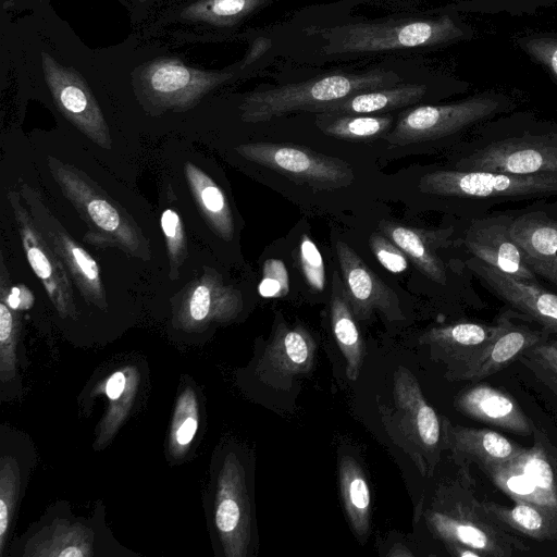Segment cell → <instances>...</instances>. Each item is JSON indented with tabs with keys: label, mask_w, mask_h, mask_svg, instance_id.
<instances>
[{
	"label": "cell",
	"mask_w": 557,
	"mask_h": 557,
	"mask_svg": "<svg viewBox=\"0 0 557 557\" xmlns=\"http://www.w3.org/2000/svg\"><path fill=\"white\" fill-rule=\"evenodd\" d=\"M7 199L28 264L54 307L61 313H71L74 310V285L62 261L36 226L20 191L9 190Z\"/></svg>",
	"instance_id": "cell-15"
},
{
	"label": "cell",
	"mask_w": 557,
	"mask_h": 557,
	"mask_svg": "<svg viewBox=\"0 0 557 557\" xmlns=\"http://www.w3.org/2000/svg\"><path fill=\"white\" fill-rule=\"evenodd\" d=\"M160 225L164 235L166 257L170 265V276L177 280L183 273L189 256L186 232L177 197L170 181H166L163 194L160 196Z\"/></svg>",
	"instance_id": "cell-32"
},
{
	"label": "cell",
	"mask_w": 557,
	"mask_h": 557,
	"mask_svg": "<svg viewBox=\"0 0 557 557\" xmlns=\"http://www.w3.org/2000/svg\"><path fill=\"white\" fill-rule=\"evenodd\" d=\"M394 399L418 442L426 451L437 454L441 438L438 417L426 403L414 375L404 367L394 373Z\"/></svg>",
	"instance_id": "cell-25"
},
{
	"label": "cell",
	"mask_w": 557,
	"mask_h": 557,
	"mask_svg": "<svg viewBox=\"0 0 557 557\" xmlns=\"http://www.w3.org/2000/svg\"><path fill=\"white\" fill-rule=\"evenodd\" d=\"M450 506L428 513L433 532L445 544H461L482 557H510L529 550V546L502 524L469 492L451 498Z\"/></svg>",
	"instance_id": "cell-8"
},
{
	"label": "cell",
	"mask_w": 557,
	"mask_h": 557,
	"mask_svg": "<svg viewBox=\"0 0 557 557\" xmlns=\"http://www.w3.org/2000/svg\"><path fill=\"white\" fill-rule=\"evenodd\" d=\"M48 168L62 194L96 234V239L110 240L138 258L145 253L136 227L128 215H124L121 205L115 203L103 188L82 170L53 157H48Z\"/></svg>",
	"instance_id": "cell-7"
},
{
	"label": "cell",
	"mask_w": 557,
	"mask_h": 557,
	"mask_svg": "<svg viewBox=\"0 0 557 557\" xmlns=\"http://www.w3.org/2000/svg\"><path fill=\"white\" fill-rule=\"evenodd\" d=\"M428 94L425 84H407L359 92L323 106L317 113L369 114L419 102Z\"/></svg>",
	"instance_id": "cell-29"
},
{
	"label": "cell",
	"mask_w": 557,
	"mask_h": 557,
	"mask_svg": "<svg viewBox=\"0 0 557 557\" xmlns=\"http://www.w3.org/2000/svg\"><path fill=\"white\" fill-rule=\"evenodd\" d=\"M553 176L438 169L425 173L419 180L418 189L462 207L470 221L488 214L502 203L557 195Z\"/></svg>",
	"instance_id": "cell-2"
},
{
	"label": "cell",
	"mask_w": 557,
	"mask_h": 557,
	"mask_svg": "<svg viewBox=\"0 0 557 557\" xmlns=\"http://www.w3.org/2000/svg\"><path fill=\"white\" fill-rule=\"evenodd\" d=\"M516 46L557 82V32L532 30L515 37Z\"/></svg>",
	"instance_id": "cell-36"
},
{
	"label": "cell",
	"mask_w": 557,
	"mask_h": 557,
	"mask_svg": "<svg viewBox=\"0 0 557 557\" xmlns=\"http://www.w3.org/2000/svg\"><path fill=\"white\" fill-rule=\"evenodd\" d=\"M466 267L481 284L508 307L528 315L550 335H557V295L540 283L518 280L474 257Z\"/></svg>",
	"instance_id": "cell-17"
},
{
	"label": "cell",
	"mask_w": 557,
	"mask_h": 557,
	"mask_svg": "<svg viewBox=\"0 0 557 557\" xmlns=\"http://www.w3.org/2000/svg\"><path fill=\"white\" fill-rule=\"evenodd\" d=\"M125 386V376L122 372H115L107 382L106 393L110 399H117Z\"/></svg>",
	"instance_id": "cell-42"
},
{
	"label": "cell",
	"mask_w": 557,
	"mask_h": 557,
	"mask_svg": "<svg viewBox=\"0 0 557 557\" xmlns=\"http://www.w3.org/2000/svg\"><path fill=\"white\" fill-rule=\"evenodd\" d=\"M557 4V0H463L446 9L445 12L480 14L506 13L513 16L531 15L542 9Z\"/></svg>",
	"instance_id": "cell-35"
},
{
	"label": "cell",
	"mask_w": 557,
	"mask_h": 557,
	"mask_svg": "<svg viewBox=\"0 0 557 557\" xmlns=\"http://www.w3.org/2000/svg\"><path fill=\"white\" fill-rule=\"evenodd\" d=\"M258 292L264 298H278L288 294V273L282 260L270 258L264 261Z\"/></svg>",
	"instance_id": "cell-39"
},
{
	"label": "cell",
	"mask_w": 557,
	"mask_h": 557,
	"mask_svg": "<svg viewBox=\"0 0 557 557\" xmlns=\"http://www.w3.org/2000/svg\"><path fill=\"white\" fill-rule=\"evenodd\" d=\"M185 287L188 313L195 321H203L211 315L232 319L243 308L240 290L226 284L210 268H203Z\"/></svg>",
	"instance_id": "cell-26"
},
{
	"label": "cell",
	"mask_w": 557,
	"mask_h": 557,
	"mask_svg": "<svg viewBox=\"0 0 557 557\" xmlns=\"http://www.w3.org/2000/svg\"><path fill=\"white\" fill-rule=\"evenodd\" d=\"M230 77L187 66L178 59H158L140 71L138 82L143 100L151 107L183 111Z\"/></svg>",
	"instance_id": "cell-11"
},
{
	"label": "cell",
	"mask_w": 557,
	"mask_h": 557,
	"mask_svg": "<svg viewBox=\"0 0 557 557\" xmlns=\"http://www.w3.org/2000/svg\"><path fill=\"white\" fill-rule=\"evenodd\" d=\"M512 216L507 212H498L470 220L463 233V246L471 257L504 273L521 281L539 283L511 237Z\"/></svg>",
	"instance_id": "cell-16"
},
{
	"label": "cell",
	"mask_w": 557,
	"mask_h": 557,
	"mask_svg": "<svg viewBox=\"0 0 557 557\" xmlns=\"http://www.w3.org/2000/svg\"><path fill=\"white\" fill-rule=\"evenodd\" d=\"M393 119L386 115L318 113L317 126L327 136L366 140L385 135Z\"/></svg>",
	"instance_id": "cell-33"
},
{
	"label": "cell",
	"mask_w": 557,
	"mask_h": 557,
	"mask_svg": "<svg viewBox=\"0 0 557 557\" xmlns=\"http://www.w3.org/2000/svg\"><path fill=\"white\" fill-rule=\"evenodd\" d=\"M451 168L517 175L557 173V121L510 111L478 124Z\"/></svg>",
	"instance_id": "cell-1"
},
{
	"label": "cell",
	"mask_w": 557,
	"mask_h": 557,
	"mask_svg": "<svg viewBox=\"0 0 557 557\" xmlns=\"http://www.w3.org/2000/svg\"><path fill=\"white\" fill-rule=\"evenodd\" d=\"M263 0H198L182 12L189 21L213 25H232L251 12Z\"/></svg>",
	"instance_id": "cell-34"
},
{
	"label": "cell",
	"mask_w": 557,
	"mask_h": 557,
	"mask_svg": "<svg viewBox=\"0 0 557 557\" xmlns=\"http://www.w3.org/2000/svg\"><path fill=\"white\" fill-rule=\"evenodd\" d=\"M40 55L45 82L61 114L90 143L110 150L112 141L108 124L84 77L48 52Z\"/></svg>",
	"instance_id": "cell-13"
},
{
	"label": "cell",
	"mask_w": 557,
	"mask_h": 557,
	"mask_svg": "<svg viewBox=\"0 0 557 557\" xmlns=\"http://www.w3.org/2000/svg\"><path fill=\"white\" fill-rule=\"evenodd\" d=\"M18 191L36 226L62 261L73 285L85 299L95 305L101 306L106 302L104 284L95 259L72 238L33 187L22 184Z\"/></svg>",
	"instance_id": "cell-14"
},
{
	"label": "cell",
	"mask_w": 557,
	"mask_h": 557,
	"mask_svg": "<svg viewBox=\"0 0 557 557\" xmlns=\"http://www.w3.org/2000/svg\"><path fill=\"white\" fill-rule=\"evenodd\" d=\"M331 325L335 341L346 360V374L356 381L363 363L364 346L355 315L344 294L343 282L334 272L330 301Z\"/></svg>",
	"instance_id": "cell-28"
},
{
	"label": "cell",
	"mask_w": 557,
	"mask_h": 557,
	"mask_svg": "<svg viewBox=\"0 0 557 557\" xmlns=\"http://www.w3.org/2000/svg\"><path fill=\"white\" fill-rule=\"evenodd\" d=\"M473 27L457 12L426 20L385 25H354L324 34L329 50L335 52H375L399 48L441 47L470 40Z\"/></svg>",
	"instance_id": "cell-5"
},
{
	"label": "cell",
	"mask_w": 557,
	"mask_h": 557,
	"mask_svg": "<svg viewBox=\"0 0 557 557\" xmlns=\"http://www.w3.org/2000/svg\"><path fill=\"white\" fill-rule=\"evenodd\" d=\"M443 442L466 473L471 465L481 469L517 457L524 447L490 429L453 425L443 420Z\"/></svg>",
	"instance_id": "cell-20"
},
{
	"label": "cell",
	"mask_w": 557,
	"mask_h": 557,
	"mask_svg": "<svg viewBox=\"0 0 557 557\" xmlns=\"http://www.w3.org/2000/svg\"><path fill=\"white\" fill-rule=\"evenodd\" d=\"M557 394V342L546 339L528 349L520 358Z\"/></svg>",
	"instance_id": "cell-37"
},
{
	"label": "cell",
	"mask_w": 557,
	"mask_h": 557,
	"mask_svg": "<svg viewBox=\"0 0 557 557\" xmlns=\"http://www.w3.org/2000/svg\"><path fill=\"white\" fill-rule=\"evenodd\" d=\"M139 1L144 2V1H146V0H139Z\"/></svg>",
	"instance_id": "cell-44"
},
{
	"label": "cell",
	"mask_w": 557,
	"mask_h": 557,
	"mask_svg": "<svg viewBox=\"0 0 557 557\" xmlns=\"http://www.w3.org/2000/svg\"><path fill=\"white\" fill-rule=\"evenodd\" d=\"M339 490L350 527L358 537L370 531L371 495L362 468L350 456L338 466Z\"/></svg>",
	"instance_id": "cell-31"
},
{
	"label": "cell",
	"mask_w": 557,
	"mask_h": 557,
	"mask_svg": "<svg viewBox=\"0 0 557 557\" xmlns=\"http://www.w3.org/2000/svg\"><path fill=\"white\" fill-rule=\"evenodd\" d=\"M398 82L395 74L373 71L359 75L333 74L301 83L253 91L239 106L247 123L267 122L297 111L318 112L323 106L346 97L388 87Z\"/></svg>",
	"instance_id": "cell-3"
},
{
	"label": "cell",
	"mask_w": 557,
	"mask_h": 557,
	"mask_svg": "<svg viewBox=\"0 0 557 557\" xmlns=\"http://www.w3.org/2000/svg\"><path fill=\"white\" fill-rule=\"evenodd\" d=\"M336 255L343 288L356 319L366 320L377 310L391 320L403 319L396 293L385 284L346 243L337 240Z\"/></svg>",
	"instance_id": "cell-18"
},
{
	"label": "cell",
	"mask_w": 557,
	"mask_h": 557,
	"mask_svg": "<svg viewBox=\"0 0 557 557\" xmlns=\"http://www.w3.org/2000/svg\"><path fill=\"white\" fill-rule=\"evenodd\" d=\"M510 233L533 273L557 286V218L522 210L513 214Z\"/></svg>",
	"instance_id": "cell-19"
},
{
	"label": "cell",
	"mask_w": 557,
	"mask_h": 557,
	"mask_svg": "<svg viewBox=\"0 0 557 557\" xmlns=\"http://www.w3.org/2000/svg\"><path fill=\"white\" fill-rule=\"evenodd\" d=\"M516 108L511 96L498 90H484L459 101L420 106L406 111L384 138L397 146L455 138Z\"/></svg>",
	"instance_id": "cell-4"
},
{
	"label": "cell",
	"mask_w": 557,
	"mask_h": 557,
	"mask_svg": "<svg viewBox=\"0 0 557 557\" xmlns=\"http://www.w3.org/2000/svg\"><path fill=\"white\" fill-rule=\"evenodd\" d=\"M234 150L250 162L315 189L347 187L355 180L354 171L346 161L295 144L246 143Z\"/></svg>",
	"instance_id": "cell-9"
},
{
	"label": "cell",
	"mask_w": 557,
	"mask_h": 557,
	"mask_svg": "<svg viewBox=\"0 0 557 557\" xmlns=\"http://www.w3.org/2000/svg\"><path fill=\"white\" fill-rule=\"evenodd\" d=\"M499 329L494 324L462 321L432 327L420 336V343L432 348L433 356L453 370L481 351Z\"/></svg>",
	"instance_id": "cell-23"
},
{
	"label": "cell",
	"mask_w": 557,
	"mask_h": 557,
	"mask_svg": "<svg viewBox=\"0 0 557 557\" xmlns=\"http://www.w3.org/2000/svg\"><path fill=\"white\" fill-rule=\"evenodd\" d=\"M454 405L472 419L513 433L529 435L533 430L517 401L506 392L486 383L462 389L455 397Z\"/></svg>",
	"instance_id": "cell-21"
},
{
	"label": "cell",
	"mask_w": 557,
	"mask_h": 557,
	"mask_svg": "<svg viewBox=\"0 0 557 557\" xmlns=\"http://www.w3.org/2000/svg\"><path fill=\"white\" fill-rule=\"evenodd\" d=\"M299 262L308 286L314 292L325 287V265L317 245L307 234H302L299 244Z\"/></svg>",
	"instance_id": "cell-38"
},
{
	"label": "cell",
	"mask_w": 557,
	"mask_h": 557,
	"mask_svg": "<svg viewBox=\"0 0 557 557\" xmlns=\"http://www.w3.org/2000/svg\"><path fill=\"white\" fill-rule=\"evenodd\" d=\"M170 181L183 211L197 232L223 242L235 236L234 213L224 188L207 169L205 157L196 151H178L172 159Z\"/></svg>",
	"instance_id": "cell-6"
},
{
	"label": "cell",
	"mask_w": 557,
	"mask_h": 557,
	"mask_svg": "<svg viewBox=\"0 0 557 557\" xmlns=\"http://www.w3.org/2000/svg\"><path fill=\"white\" fill-rule=\"evenodd\" d=\"M215 523L227 542L228 554L245 556L250 537V510L243 471L234 460L224 472Z\"/></svg>",
	"instance_id": "cell-22"
},
{
	"label": "cell",
	"mask_w": 557,
	"mask_h": 557,
	"mask_svg": "<svg viewBox=\"0 0 557 557\" xmlns=\"http://www.w3.org/2000/svg\"><path fill=\"white\" fill-rule=\"evenodd\" d=\"M553 184L555 185V187L557 189V173L554 174V176H553Z\"/></svg>",
	"instance_id": "cell-43"
},
{
	"label": "cell",
	"mask_w": 557,
	"mask_h": 557,
	"mask_svg": "<svg viewBox=\"0 0 557 557\" xmlns=\"http://www.w3.org/2000/svg\"><path fill=\"white\" fill-rule=\"evenodd\" d=\"M370 248L376 260L392 273H401L408 268L405 252L381 234L373 233L369 238Z\"/></svg>",
	"instance_id": "cell-40"
},
{
	"label": "cell",
	"mask_w": 557,
	"mask_h": 557,
	"mask_svg": "<svg viewBox=\"0 0 557 557\" xmlns=\"http://www.w3.org/2000/svg\"><path fill=\"white\" fill-rule=\"evenodd\" d=\"M380 227L429 280L440 285L447 283L446 265L436 250L447 242L453 228L431 232L392 222H382Z\"/></svg>",
	"instance_id": "cell-24"
},
{
	"label": "cell",
	"mask_w": 557,
	"mask_h": 557,
	"mask_svg": "<svg viewBox=\"0 0 557 557\" xmlns=\"http://www.w3.org/2000/svg\"><path fill=\"white\" fill-rule=\"evenodd\" d=\"M484 508L510 531L536 541L557 540V515L530 503L515 502L506 507L482 500Z\"/></svg>",
	"instance_id": "cell-30"
},
{
	"label": "cell",
	"mask_w": 557,
	"mask_h": 557,
	"mask_svg": "<svg viewBox=\"0 0 557 557\" xmlns=\"http://www.w3.org/2000/svg\"><path fill=\"white\" fill-rule=\"evenodd\" d=\"M315 343L302 326L280 324L268 346L263 361L271 373L290 376L307 373L312 367Z\"/></svg>",
	"instance_id": "cell-27"
},
{
	"label": "cell",
	"mask_w": 557,
	"mask_h": 557,
	"mask_svg": "<svg viewBox=\"0 0 557 557\" xmlns=\"http://www.w3.org/2000/svg\"><path fill=\"white\" fill-rule=\"evenodd\" d=\"M513 502H525L557 515V462L535 434L531 448L499 465L481 468Z\"/></svg>",
	"instance_id": "cell-10"
},
{
	"label": "cell",
	"mask_w": 557,
	"mask_h": 557,
	"mask_svg": "<svg viewBox=\"0 0 557 557\" xmlns=\"http://www.w3.org/2000/svg\"><path fill=\"white\" fill-rule=\"evenodd\" d=\"M197 428V418L195 416L188 417L175 431L176 442L182 446L187 445L194 438Z\"/></svg>",
	"instance_id": "cell-41"
},
{
	"label": "cell",
	"mask_w": 557,
	"mask_h": 557,
	"mask_svg": "<svg viewBox=\"0 0 557 557\" xmlns=\"http://www.w3.org/2000/svg\"><path fill=\"white\" fill-rule=\"evenodd\" d=\"M499 329L494 337L461 366L446 371L449 380H461L476 383L520 358L528 349L549 338V333L528 315L507 308L496 319Z\"/></svg>",
	"instance_id": "cell-12"
}]
</instances>
